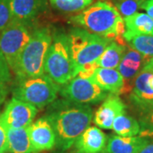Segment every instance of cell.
I'll return each instance as SVG.
<instances>
[{
	"mask_svg": "<svg viewBox=\"0 0 153 153\" xmlns=\"http://www.w3.org/2000/svg\"><path fill=\"white\" fill-rule=\"evenodd\" d=\"M93 109L89 105L79 104L68 100L56 99L48 105L45 117L55 134V146L66 151L89 127L93 119Z\"/></svg>",
	"mask_w": 153,
	"mask_h": 153,
	"instance_id": "1",
	"label": "cell"
},
{
	"mask_svg": "<svg viewBox=\"0 0 153 153\" xmlns=\"http://www.w3.org/2000/svg\"><path fill=\"white\" fill-rule=\"evenodd\" d=\"M70 22L88 31L112 40L123 38L125 23L116 7L107 2L98 1L88 6L78 15L70 18Z\"/></svg>",
	"mask_w": 153,
	"mask_h": 153,
	"instance_id": "2",
	"label": "cell"
},
{
	"mask_svg": "<svg viewBox=\"0 0 153 153\" xmlns=\"http://www.w3.org/2000/svg\"><path fill=\"white\" fill-rule=\"evenodd\" d=\"M53 33L49 27H34L32 37L12 70L16 78L33 77L44 73V61Z\"/></svg>",
	"mask_w": 153,
	"mask_h": 153,
	"instance_id": "3",
	"label": "cell"
},
{
	"mask_svg": "<svg viewBox=\"0 0 153 153\" xmlns=\"http://www.w3.org/2000/svg\"><path fill=\"white\" fill-rule=\"evenodd\" d=\"M44 73L60 86L76 76V68L66 33L55 31L53 33L52 43L44 61Z\"/></svg>",
	"mask_w": 153,
	"mask_h": 153,
	"instance_id": "4",
	"label": "cell"
},
{
	"mask_svg": "<svg viewBox=\"0 0 153 153\" xmlns=\"http://www.w3.org/2000/svg\"><path fill=\"white\" fill-rule=\"evenodd\" d=\"M60 89V85L44 73L38 76L16 78L11 92L13 97L40 109L55 101Z\"/></svg>",
	"mask_w": 153,
	"mask_h": 153,
	"instance_id": "5",
	"label": "cell"
},
{
	"mask_svg": "<svg viewBox=\"0 0 153 153\" xmlns=\"http://www.w3.org/2000/svg\"><path fill=\"white\" fill-rule=\"evenodd\" d=\"M71 56L76 68L94 62L100 58L112 39L89 33L82 27H73L66 33Z\"/></svg>",
	"mask_w": 153,
	"mask_h": 153,
	"instance_id": "6",
	"label": "cell"
},
{
	"mask_svg": "<svg viewBox=\"0 0 153 153\" xmlns=\"http://www.w3.org/2000/svg\"><path fill=\"white\" fill-rule=\"evenodd\" d=\"M34 24L11 22L0 33V52L5 58L11 71L15 68L19 56L32 37Z\"/></svg>",
	"mask_w": 153,
	"mask_h": 153,
	"instance_id": "7",
	"label": "cell"
},
{
	"mask_svg": "<svg viewBox=\"0 0 153 153\" xmlns=\"http://www.w3.org/2000/svg\"><path fill=\"white\" fill-rule=\"evenodd\" d=\"M60 94L66 100L84 105L98 104L110 94L92 79L78 76L60 88Z\"/></svg>",
	"mask_w": 153,
	"mask_h": 153,
	"instance_id": "8",
	"label": "cell"
},
{
	"mask_svg": "<svg viewBox=\"0 0 153 153\" xmlns=\"http://www.w3.org/2000/svg\"><path fill=\"white\" fill-rule=\"evenodd\" d=\"M38 111L35 105L13 97L7 103L1 116L8 129L22 128H27L33 123Z\"/></svg>",
	"mask_w": 153,
	"mask_h": 153,
	"instance_id": "9",
	"label": "cell"
},
{
	"mask_svg": "<svg viewBox=\"0 0 153 153\" xmlns=\"http://www.w3.org/2000/svg\"><path fill=\"white\" fill-rule=\"evenodd\" d=\"M30 141L36 153L52 150L55 146V134L48 118L44 116L27 127Z\"/></svg>",
	"mask_w": 153,
	"mask_h": 153,
	"instance_id": "10",
	"label": "cell"
},
{
	"mask_svg": "<svg viewBox=\"0 0 153 153\" xmlns=\"http://www.w3.org/2000/svg\"><path fill=\"white\" fill-rule=\"evenodd\" d=\"M12 21L34 24L48 9L47 0H10Z\"/></svg>",
	"mask_w": 153,
	"mask_h": 153,
	"instance_id": "11",
	"label": "cell"
},
{
	"mask_svg": "<svg viewBox=\"0 0 153 153\" xmlns=\"http://www.w3.org/2000/svg\"><path fill=\"white\" fill-rule=\"evenodd\" d=\"M148 60L149 59L130 47L126 49L125 54L117 68L124 80V92L131 90L130 83L133 84L134 80L142 71Z\"/></svg>",
	"mask_w": 153,
	"mask_h": 153,
	"instance_id": "12",
	"label": "cell"
},
{
	"mask_svg": "<svg viewBox=\"0 0 153 153\" xmlns=\"http://www.w3.org/2000/svg\"><path fill=\"white\" fill-rule=\"evenodd\" d=\"M125 104L119 96L110 94L96 111L94 116V123L100 128L111 129L115 118L125 112Z\"/></svg>",
	"mask_w": 153,
	"mask_h": 153,
	"instance_id": "13",
	"label": "cell"
},
{
	"mask_svg": "<svg viewBox=\"0 0 153 153\" xmlns=\"http://www.w3.org/2000/svg\"><path fill=\"white\" fill-rule=\"evenodd\" d=\"M130 100L137 108L153 103V71L142 70L132 86Z\"/></svg>",
	"mask_w": 153,
	"mask_h": 153,
	"instance_id": "14",
	"label": "cell"
},
{
	"mask_svg": "<svg viewBox=\"0 0 153 153\" xmlns=\"http://www.w3.org/2000/svg\"><path fill=\"white\" fill-rule=\"evenodd\" d=\"M108 138L97 127L89 126L77 138L74 146L76 153H101L105 151Z\"/></svg>",
	"mask_w": 153,
	"mask_h": 153,
	"instance_id": "15",
	"label": "cell"
},
{
	"mask_svg": "<svg viewBox=\"0 0 153 153\" xmlns=\"http://www.w3.org/2000/svg\"><path fill=\"white\" fill-rule=\"evenodd\" d=\"M91 79L109 94L118 95L124 92V80L117 69L98 67Z\"/></svg>",
	"mask_w": 153,
	"mask_h": 153,
	"instance_id": "16",
	"label": "cell"
},
{
	"mask_svg": "<svg viewBox=\"0 0 153 153\" xmlns=\"http://www.w3.org/2000/svg\"><path fill=\"white\" fill-rule=\"evenodd\" d=\"M139 134V136L130 137L110 136L105 152L107 153H138L147 141L146 134L141 133Z\"/></svg>",
	"mask_w": 153,
	"mask_h": 153,
	"instance_id": "17",
	"label": "cell"
},
{
	"mask_svg": "<svg viewBox=\"0 0 153 153\" xmlns=\"http://www.w3.org/2000/svg\"><path fill=\"white\" fill-rule=\"evenodd\" d=\"M123 20L126 31L123 38L125 41L135 35H153V20L147 14L136 12Z\"/></svg>",
	"mask_w": 153,
	"mask_h": 153,
	"instance_id": "18",
	"label": "cell"
},
{
	"mask_svg": "<svg viewBox=\"0 0 153 153\" xmlns=\"http://www.w3.org/2000/svg\"><path fill=\"white\" fill-rule=\"evenodd\" d=\"M7 152L36 153L30 141L27 128L8 129Z\"/></svg>",
	"mask_w": 153,
	"mask_h": 153,
	"instance_id": "19",
	"label": "cell"
},
{
	"mask_svg": "<svg viewBox=\"0 0 153 153\" xmlns=\"http://www.w3.org/2000/svg\"><path fill=\"white\" fill-rule=\"evenodd\" d=\"M126 46L117 40H112L96 60L99 67L117 69L126 52Z\"/></svg>",
	"mask_w": 153,
	"mask_h": 153,
	"instance_id": "20",
	"label": "cell"
},
{
	"mask_svg": "<svg viewBox=\"0 0 153 153\" xmlns=\"http://www.w3.org/2000/svg\"><path fill=\"white\" fill-rule=\"evenodd\" d=\"M111 129L119 136L130 137L138 135L141 128L140 123L134 117L123 112L115 118Z\"/></svg>",
	"mask_w": 153,
	"mask_h": 153,
	"instance_id": "21",
	"label": "cell"
},
{
	"mask_svg": "<svg viewBox=\"0 0 153 153\" xmlns=\"http://www.w3.org/2000/svg\"><path fill=\"white\" fill-rule=\"evenodd\" d=\"M126 41L128 47L138 51L146 58H153V35H135Z\"/></svg>",
	"mask_w": 153,
	"mask_h": 153,
	"instance_id": "22",
	"label": "cell"
},
{
	"mask_svg": "<svg viewBox=\"0 0 153 153\" xmlns=\"http://www.w3.org/2000/svg\"><path fill=\"white\" fill-rule=\"evenodd\" d=\"M12 84L10 67L0 52V105L3 104L8 97L11 91Z\"/></svg>",
	"mask_w": 153,
	"mask_h": 153,
	"instance_id": "23",
	"label": "cell"
},
{
	"mask_svg": "<svg viewBox=\"0 0 153 153\" xmlns=\"http://www.w3.org/2000/svg\"><path fill=\"white\" fill-rule=\"evenodd\" d=\"M52 6L62 12L82 10L90 5L93 0H49Z\"/></svg>",
	"mask_w": 153,
	"mask_h": 153,
	"instance_id": "24",
	"label": "cell"
},
{
	"mask_svg": "<svg viewBox=\"0 0 153 153\" xmlns=\"http://www.w3.org/2000/svg\"><path fill=\"white\" fill-rule=\"evenodd\" d=\"M145 0H114L115 7L123 18L136 13Z\"/></svg>",
	"mask_w": 153,
	"mask_h": 153,
	"instance_id": "25",
	"label": "cell"
},
{
	"mask_svg": "<svg viewBox=\"0 0 153 153\" xmlns=\"http://www.w3.org/2000/svg\"><path fill=\"white\" fill-rule=\"evenodd\" d=\"M141 130L153 133V103L139 108Z\"/></svg>",
	"mask_w": 153,
	"mask_h": 153,
	"instance_id": "26",
	"label": "cell"
},
{
	"mask_svg": "<svg viewBox=\"0 0 153 153\" xmlns=\"http://www.w3.org/2000/svg\"><path fill=\"white\" fill-rule=\"evenodd\" d=\"M12 21L10 0H0V33Z\"/></svg>",
	"mask_w": 153,
	"mask_h": 153,
	"instance_id": "27",
	"label": "cell"
},
{
	"mask_svg": "<svg viewBox=\"0 0 153 153\" xmlns=\"http://www.w3.org/2000/svg\"><path fill=\"white\" fill-rule=\"evenodd\" d=\"M7 135L8 128L0 114V153L7 152Z\"/></svg>",
	"mask_w": 153,
	"mask_h": 153,
	"instance_id": "28",
	"label": "cell"
},
{
	"mask_svg": "<svg viewBox=\"0 0 153 153\" xmlns=\"http://www.w3.org/2000/svg\"><path fill=\"white\" fill-rule=\"evenodd\" d=\"M140 133L147 136V141L138 153H153V133L145 130H140Z\"/></svg>",
	"mask_w": 153,
	"mask_h": 153,
	"instance_id": "29",
	"label": "cell"
},
{
	"mask_svg": "<svg viewBox=\"0 0 153 153\" xmlns=\"http://www.w3.org/2000/svg\"><path fill=\"white\" fill-rule=\"evenodd\" d=\"M140 9L146 10V14L153 20V0H145Z\"/></svg>",
	"mask_w": 153,
	"mask_h": 153,
	"instance_id": "30",
	"label": "cell"
},
{
	"mask_svg": "<svg viewBox=\"0 0 153 153\" xmlns=\"http://www.w3.org/2000/svg\"><path fill=\"white\" fill-rule=\"evenodd\" d=\"M143 70H146V71H153V58H151L146 61V65L144 66Z\"/></svg>",
	"mask_w": 153,
	"mask_h": 153,
	"instance_id": "31",
	"label": "cell"
},
{
	"mask_svg": "<svg viewBox=\"0 0 153 153\" xmlns=\"http://www.w3.org/2000/svg\"><path fill=\"white\" fill-rule=\"evenodd\" d=\"M101 153H107L106 152H101Z\"/></svg>",
	"mask_w": 153,
	"mask_h": 153,
	"instance_id": "32",
	"label": "cell"
},
{
	"mask_svg": "<svg viewBox=\"0 0 153 153\" xmlns=\"http://www.w3.org/2000/svg\"><path fill=\"white\" fill-rule=\"evenodd\" d=\"M113 1H114V0H113Z\"/></svg>",
	"mask_w": 153,
	"mask_h": 153,
	"instance_id": "33",
	"label": "cell"
}]
</instances>
